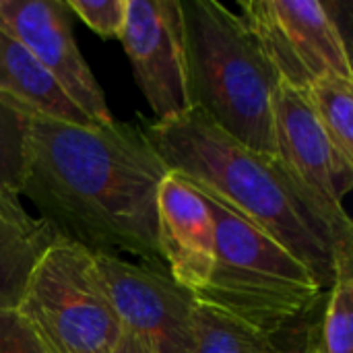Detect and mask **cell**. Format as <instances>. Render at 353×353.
<instances>
[{"label": "cell", "instance_id": "cell-1", "mask_svg": "<svg viewBox=\"0 0 353 353\" xmlns=\"http://www.w3.org/2000/svg\"><path fill=\"white\" fill-rule=\"evenodd\" d=\"M168 174L141 128L29 114L21 196L60 238L93 254L132 256L168 273L157 248V194Z\"/></svg>", "mask_w": 353, "mask_h": 353}, {"label": "cell", "instance_id": "cell-2", "mask_svg": "<svg viewBox=\"0 0 353 353\" xmlns=\"http://www.w3.org/2000/svg\"><path fill=\"white\" fill-rule=\"evenodd\" d=\"M143 137L170 172L207 190L304 263L325 292L339 256L353 250V223L306 188L277 155L259 153L201 110L165 122H145Z\"/></svg>", "mask_w": 353, "mask_h": 353}, {"label": "cell", "instance_id": "cell-3", "mask_svg": "<svg viewBox=\"0 0 353 353\" xmlns=\"http://www.w3.org/2000/svg\"><path fill=\"white\" fill-rule=\"evenodd\" d=\"M192 108L242 145L277 155L273 95L281 83L238 12L215 0H180Z\"/></svg>", "mask_w": 353, "mask_h": 353}, {"label": "cell", "instance_id": "cell-4", "mask_svg": "<svg viewBox=\"0 0 353 353\" xmlns=\"http://www.w3.org/2000/svg\"><path fill=\"white\" fill-rule=\"evenodd\" d=\"M196 190L215 221V265L209 283L194 296L199 304L275 337L325 302L329 292L304 263L221 199Z\"/></svg>", "mask_w": 353, "mask_h": 353}, {"label": "cell", "instance_id": "cell-5", "mask_svg": "<svg viewBox=\"0 0 353 353\" xmlns=\"http://www.w3.org/2000/svg\"><path fill=\"white\" fill-rule=\"evenodd\" d=\"M14 310L52 353H114L124 337L93 252L64 238L35 263Z\"/></svg>", "mask_w": 353, "mask_h": 353}, {"label": "cell", "instance_id": "cell-6", "mask_svg": "<svg viewBox=\"0 0 353 353\" xmlns=\"http://www.w3.org/2000/svg\"><path fill=\"white\" fill-rule=\"evenodd\" d=\"M240 17L281 83L306 91L323 77L353 79L347 41L327 2L250 0Z\"/></svg>", "mask_w": 353, "mask_h": 353}, {"label": "cell", "instance_id": "cell-7", "mask_svg": "<svg viewBox=\"0 0 353 353\" xmlns=\"http://www.w3.org/2000/svg\"><path fill=\"white\" fill-rule=\"evenodd\" d=\"M124 333L151 353H194L196 300L168 273L112 254H93Z\"/></svg>", "mask_w": 353, "mask_h": 353}, {"label": "cell", "instance_id": "cell-8", "mask_svg": "<svg viewBox=\"0 0 353 353\" xmlns=\"http://www.w3.org/2000/svg\"><path fill=\"white\" fill-rule=\"evenodd\" d=\"M120 41L155 120L192 110L180 0H128Z\"/></svg>", "mask_w": 353, "mask_h": 353}, {"label": "cell", "instance_id": "cell-9", "mask_svg": "<svg viewBox=\"0 0 353 353\" xmlns=\"http://www.w3.org/2000/svg\"><path fill=\"white\" fill-rule=\"evenodd\" d=\"M0 27L19 39L95 124H112L105 95L72 35L60 0H0Z\"/></svg>", "mask_w": 353, "mask_h": 353}, {"label": "cell", "instance_id": "cell-10", "mask_svg": "<svg viewBox=\"0 0 353 353\" xmlns=\"http://www.w3.org/2000/svg\"><path fill=\"white\" fill-rule=\"evenodd\" d=\"M273 132L277 157L285 168L327 205L345 211L353 163L335 149L304 91L279 83L273 95Z\"/></svg>", "mask_w": 353, "mask_h": 353}, {"label": "cell", "instance_id": "cell-11", "mask_svg": "<svg viewBox=\"0 0 353 353\" xmlns=\"http://www.w3.org/2000/svg\"><path fill=\"white\" fill-rule=\"evenodd\" d=\"M157 248L180 288L203 292L215 265V221L207 199L174 172L157 194Z\"/></svg>", "mask_w": 353, "mask_h": 353}, {"label": "cell", "instance_id": "cell-12", "mask_svg": "<svg viewBox=\"0 0 353 353\" xmlns=\"http://www.w3.org/2000/svg\"><path fill=\"white\" fill-rule=\"evenodd\" d=\"M0 95L41 118L70 124H95L66 95L48 68L6 29L0 27Z\"/></svg>", "mask_w": 353, "mask_h": 353}, {"label": "cell", "instance_id": "cell-13", "mask_svg": "<svg viewBox=\"0 0 353 353\" xmlns=\"http://www.w3.org/2000/svg\"><path fill=\"white\" fill-rule=\"evenodd\" d=\"M58 238L43 219L23 228L0 215V308H17L35 263Z\"/></svg>", "mask_w": 353, "mask_h": 353}, {"label": "cell", "instance_id": "cell-14", "mask_svg": "<svg viewBox=\"0 0 353 353\" xmlns=\"http://www.w3.org/2000/svg\"><path fill=\"white\" fill-rule=\"evenodd\" d=\"M194 353H279V350L273 337L196 302Z\"/></svg>", "mask_w": 353, "mask_h": 353}, {"label": "cell", "instance_id": "cell-15", "mask_svg": "<svg viewBox=\"0 0 353 353\" xmlns=\"http://www.w3.org/2000/svg\"><path fill=\"white\" fill-rule=\"evenodd\" d=\"M304 95L335 149L353 163V79L323 77Z\"/></svg>", "mask_w": 353, "mask_h": 353}, {"label": "cell", "instance_id": "cell-16", "mask_svg": "<svg viewBox=\"0 0 353 353\" xmlns=\"http://www.w3.org/2000/svg\"><path fill=\"white\" fill-rule=\"evenodd\" d=\"M29 112L0 95V196L21 205V186L27 165Z\"/></svg>", "mask_w": 353, "mask_h": 353}, {"label": "cell", "instance_id": "cell-17", "mask_svg": "<svg viewBox=\"0 0 353 353\" xmlns=\"http://www.w3.org/2000/svg\"><path fill=\"white\" fill-rule=\"evenodd\" d=\"M321 333L325 353H353V250L339 256L323 308Z\"/></svg>", "mask_w": 353, "mask_h": 353}, {"label": "cell", "instance_id": "cell-18", "mask_svg": "<svg viewBox=\"0 0 353 353\" xmlns=\"http://www.w3.org/2000/svg\"><path fill=\"white\" fill-rule=\"evenodd\" d=\"M66 6L97 35L105 39H120L126 23L128 0H68Z\"/></svg>", "mask_w": 353, "mask_h": 353}, {"label": "cell", "instance_id": "cell-19", "mask_svg": "<svg viewBox=\"0 0 353 353\" xmlns=\"http://www.w3.org/2000/svg\"><path fill=\"white\" fill-rule=\"evenodd\" d=\"M323 308L325 302L319 304L304 319L296 321L294 325H290L288 329H283L279 335L273 337L279 353H325L323 333H321Z\"/></svg>", "mask_w": 353, "mask_h": 353}, {"label": "cell", "instance_id": "cell-20", "mask_svg": "<svg viewBox=\"0 0 353 353\" xmlns=\"http://www.w3.org/2000/svg\"><path fill=\"white\" fill-rule=\"evenodd\" d=\"M0 353H52L17 310L0 308Z\"/></svg>", "mask_w": 353, "mask_h": 353}, {"label": "cell", "instance_id": "cell-21", "mask_svg": "<svg viewBox=\"0 0 353 353\" xmlns=\"http://www.w3.org/2000/svg\"><path fill=\"white\" fill-rule=\"evenodd\" d=\"M0 215H2V217H6V219H10L12 223L23 225V228H29V225H33V223L37 221L35 217H31V215L25 211V207H23V205L8 203V201H4L2 196H0Z\"/></svg>", "mask_w": 353, "mask_h": 353}, {"label": "cell", "instance_id": "cell-22", "mask_svg": "<svg viewBox=\"0 0 353 353\" xmlns=\"http://www.w3.org/2000/svg\"><path fill=\"white\" fill-rule=\"evenodd\" d=\"M114 353H151L139 339H134L132 335L124 333L122 341L118 343V347L114 350Z\"/></svg>", "mask_w": 353, "mask_h": 353}]
</instances>
